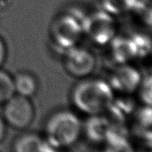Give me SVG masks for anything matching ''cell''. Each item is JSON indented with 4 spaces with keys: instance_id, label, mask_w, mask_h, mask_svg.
I'll return each instance as SVG.
<instances>
[{
    "instance_id": "3",
    "label": "cell",
    "mask_w": 152,
    "mask_h": 152,
    "mask_svg": "<svg viewBox=\"0 0 152 152\" xmlns=\"http://www.w3.org/2000/svg\"><path fill=\"white\" fill-rule=\"evenodd\" d=\"M34 118V108L30 98L15 94L4 103L3 119L6 124L16 129H25Z\"/></svg>"
},
{
    "instance_id": "1",
    "label": "cell",
    "mask_w": 152,
    "mask_h": 152,
    "mask_svg": "<svg viewBox=\"0 0 152 152\" xmlns=\"http://www.w3.org/2000/svg\"><path fill=\"white\" fill-rule=\"evenodd\" d=\"M70 97L79 111L89 116L98 115L110 106L112 92L105 81L85 78L74 87Z\"/></svg>"
},
{
    "instance_id": "2",
    "label": "cell",
    "mask_w": 152,
    "mask_h": 152,
    "mask_svg": "<svg viewBox=\"0 0 152 152\" xmlns=\"http://www.w3.org/2000/svg\"><path fill=\"white\" fill-rule=\"evenodd\" d=\"M80 118L69 110H59L48 118L45 124L44 137L53 147H69L79 141L83 133Z\"/></svg>"
},
{
    "instance_id": "7",
    "label": "cell",
    "mask_w": 152,
    "mask_h": 152,
    "mask_svg": "<svg viewBox=\"0 0 152 152\" xmlns=\"http://www.w3.org/2000/svg\"><path fill=\"white\" fill-rule=\"evenodd\" d=\"M83 30H86L95 43H103L112 34V23L106 15L96 13L83 23Z\"/></svg>"
},
{
    "instance_id": "9",
    "label": "cell",
    "mask_w": 152,
    "mask_h": 152,
    "mask_svg": "<svg viewBox=\"0 0 152 152\" xmlns=\"http://www.w3.org/2000/svg\"><path fill=\"white\" fill-rule=\"evenodd\" d=\"M13 81L16 94L25 97L33 96L39 88L35 76L29 72L18 73L13 78Z\"/></svg>"
},
{
    "instance_id": "6",
    "label": "cell",
    "mask_w": 152,
    "mask_h": 152,
    "mask_svg": "<svg viewBox=\"0 0 152 152\" xmlns=\"http://www.w3.org/2000/svg\"><path fill=\"white\" fill-rule=\"evenodd\" d=\"M53 148L46 138L34 132H25L14 139L12 152H50Z\"/></svg>"
},
{
    "instance_id": "11",
    "label": "cell",
    "mask_w": 152,
    "mask_h": 152,
    "mask_svg": "<svg viewBox=\"0 0 152 152\" xmlns=\"http://www.w3.org/2000/svg\"><path fill=\"white\" fill-rule=\"evenodd\" d=\"M105 150L102 152H133L131 146L125 140H118L107 142Z\"/></svg>"
},
{
    "instance_id": "4",
    "label": "cell",
    "mask_w": 152,
    "mask_h": 152,
    "mask_svg": "<svg viewBox=\"0 0 152 152\" xmlns=\"http://www.w3.org/2000/svg\"><path fill=\"white\" fill-rule=\"evenodd\" d=\"M83 30V24L79 22L73 15L63 14L53 21L51 34L54 43L66 51L75 47Z\"/></svg>"
},
{
    "instance_id": "10",
    "label": "cell",
    "mask_w": 152,
    "mask_h": 152,
    "mask_svg": "<svg viewBox=\"0 0 152 152\" xmlns=\"http://www.w3.org/2000/svg\"><path fill=\"white\" fill-rule=\"evenodd\" d=\"M15 94L13 78L0 69V104H4Z\"/></svg>"
},
{
    "instance_id": "13",
    "label": "cell",
    "mask_w": 152,
    "mask_h": 152,
    "mask_svg": "<svg viewBox=\"0 0 152 152\" xmlns=\"http://www.w3.org/2000/svg\"><path fill=\"white\" fill-rule=\"evenodd\" d=\"M6 123L3 119V117L0 116V142L4 141V137L6 136V131H7V128H6Z\"/></svg>"
},
{
    "instance_id": "5",
    "label": "cell",
    "mask_w": 152,
    "mask_h": 152,
    "mask_svg": "<svg viewBox=\"0 0 152 152\" xmlns=\"http://www.w3.org/2000/svg\"><path fill=\"white\" fill-rule=\"evenodd\" d=\"M64 66L71 76L85 79L95 69L96 59L90 51L75 46L66 51Z\"/></svg>"
},
{
    "instance_id": "8",
    "label": "cell",
    "mask_w": 152,
    "mask_h": 152,
    "mask_svg": "<svg viewBox=\"0 0 152 152\" xmlns=\"http://www.w3.org/2000/svg\"><path fill=\"white\" fill-rule=\"evenodd\" d=\"M110 126L107 120L102 118L101 115L90 116L89 120L83 129L89 141L96 143L106 142V137L109 132Z\"/></svg>"
},
{
    "instance_id": "12",
    "label": "cell",
    "mask_w": 152,
    "mask_h": 152,
    "mask_svg": "<svg viewBox=\"0 0 152 152\" xmlns=\"http://www.w3.org/2000/svg\"><path fill=\"white\" fill-rule=\"evenodd\" d=\"M7 57V48L4 41L0 38V68L4 65Z\"/></svg>"
},
{
    "instance_id": "14",
    "label": "cell",
    "mask_w": 152,
    "mask_h": 152,
    "mask_svg": "<svg viewBox=\"0 0 152 152\" xmlns=\"http://www.w3.org/2000/svg\"><path fill=\"white\" fill-rule=\"evenodd\" d=\"M50 152H64L62 151H61V149H58V148H53L52 151Z\"/></svg>"
}]
</instances>
